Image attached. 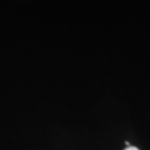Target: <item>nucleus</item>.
Listing matches in <instances>:
<instances>
[{
  "label": "nucleus",
  "mask_w": 150,
  "mask_h": 150,
  "mask_svg": "<svg viewBox=\"0 0 150 150\" xmlns=\"http://www.w3.org/2000/svg\"><path fill=\"white\" fill-rule=\"evenodd\" d=\"M125 150H139V149L136 148V147H128V148H126Z\"/></svg>",
  "instance_id": "nucleus-1"
}]
</instances>
